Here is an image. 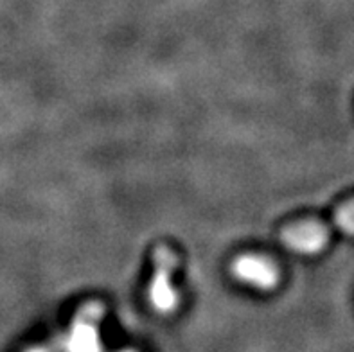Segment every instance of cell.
<instances>
[{
  "label": "cell",
  "mask_w": 354,
  "mask_h": 352,
  "mask_svg": "<svg viewBox=\"0 0 354 352\" xmlns=\"http://www.w3.org/2000/svg\"><path fill=\"white\" fill-rule=\"evenodd\" d=\"M153 264L155 273L149 284V300L158 313L167 315L178 308V293L171 286V275L178 266V259L167 246H157L153 252Z\"/></svg>",
  "instance_id": "cell-1"
},
{
  "label": "cell",
  "mask_w": 354,
  "mask_h": 352,
  "mask_svg": "<svg viewBox=\"0 0 354 352\" xmlns=\"http://www.w3.org/2000/svg\"><path fill=\"white\" fill-rule=\"evenodd\" d=\"M122 352H133V351H122Z\"/></svg>",
  "instance_id": "cell-7"
},
{
  "label": "cell",
  "mask_w": 354,
  "mask_h": 352,
  "mask_svg": "<svg viewBox=\"0 0 354 352\" xmlns=\"http://www.w3.org/2000/svg\"><path fill=\"white\" fill-rule=\"evenodd\" d=\"M97 311H86L80 320L74 324L71 333V338L67 342L68 352H101L97 336Z\"/></svg>",
  "instance_id": "cell-4"
},
{
  "label": "cell",
  "mask_w": 354,
  "mask_h": 352,
  "mask_svg": "<svg viewBox=\"0 0 354 352\" xmlns=\"http://www.w3.org/2000/svg\"><path fill=\"white\" fill-rule=\"evenodd\" d=\"M29 352H45L44 349H32V351H29Z\"/></svg>",
  "instance_id": "cell-6"
},
{
  "label": "cell",
  "mask_w": 354,
  "mask_h": 352,
  "mask_svg": "<svg viewBox=\"0 0 354 352\" xmlns=\"http://www.w3.org/2000/svg\"><path fill=\"white\" fill-rule=\"evenodd\" d=\"M232 273L238 281L263 291L274 290L279 284V270L272 261L261 255H241L234 261Z\"/></svg>",
  "instance_id": "cell-2"
},
{
  "label": "cell",
  "mask_w": 354,
  "mask_h": 352,
  "mask_svg": "<svg viewBox=\"0 0 354 352\" xmlns=\"http://www.w3.org/2000/svg\"><path fill=\"white\" fill-rule=\"evenodd\" d=\"M335 225L347 236H354V201L342 205L335 214Z\"/></svg>",
  "instance_id": "cell-5"
},
{
  "label": "cell",
  "mask_w": 354,
  "mask_h": 352,
  "mask_svg": "<svg viewBox=\"0 0 354 352\" xmlns=\"http://www.w3.org/2000/svg\"><path fill=\"white\" fill-rule=\"evenodd\" d=\"M329 234L326 227L317 221H302L288 227L283 232V243L301 255H315L326 248Z\"/></svg>",
  "instance_id": "cell-3"
}]
</instances>
